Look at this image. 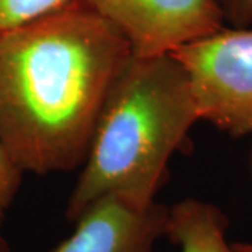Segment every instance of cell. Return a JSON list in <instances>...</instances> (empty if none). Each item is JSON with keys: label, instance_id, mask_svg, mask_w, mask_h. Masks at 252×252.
Returning a JSON list of instances; mask_svg holds the SVG:
<instances>
[{"label": "cell", "instance_id": "obj_7", "mask_svg": "<svg viewBox=\"0 0 252 252\" xmlns=\"http://www.w3.org/2000/svg\"><path fill=\"white\" fill-rule=\"evenodd\" d=\"M73 0H0V34L46 16Z\"/></svg>", "mask_w": 252, "mask_h": 252}, {"label": "cell", "instance_id": "obj_10", "mask_svg": "<svg viewBox=\"0 0 252 252\" xmlns=\"http://www.w3.org/2000/svg\"><path fill=\"white\" fill-rule=\"evenodd\" d=\"M234 248L237 252H252V243H247V241H237L233 243Z\"/></svg>", "mask_w": 252, "mask_h": 252}, {"label": "cell", "instance_id": "obj_9", "mask_svg": "<svg viewBox=\"0 0 252 252\" xmlns=\"http://www.w3.org/2000/svg\"><path fill=\"white\" fill-rule=\"evenodd\" d=\"M228 27H251L252 0H217Z\"/></svg>", "mask_w": 252, "mask_h": 252}, {"label": "cell", "instance_id": "obj_4", "mask_svg": "<svg viewBox=\"0 0 252 252\" xmlns=\"http://www.w3.org/2000/svg\"><path fill=\"white\" fill-rule=\"evenodd\" d=\"M124 35L136 56L172 54L227 27L217 0H80Z\"/></svg>", "mask_w": 252, "mask_h": 252}, {"label": "cell", "instance_id": "obj_5", "mask_svg": "<svg viewBox=\"0 0 252 252\" xmlns=\"http://www.w3.org/2000/svg\"><path fill=\"white\" fill-rule=\"evenodd\" d=\"M168 206L137 205L108 195L89 206L76 228L51 252H153L165 237Z\"/></svg>", "mask_w": 252, "mask_h": 252}, {"label": "cell", "instance_id": "obj_11", "mask_svg": "<svg viewBox=\"0 0 252 252\" xmlns=\"http://www.w3.org/2000/svg\"><path fill=\"white\" fill-rule=\"evenodd\" d=\"M0 252H11L9 243L3 235H0Z\"/></svg>", "mask_w": 252, "mask_h": 252}, {"label": "cell", "instance_id": "obj_8", "mask_svg": "<svg viewBox=\"0 0 252 252\" xmlns=\"http://www.w3.org/2000/svg\"><path fill=\"white\" fill-rule=\"evenodd\" d=\"M26 171L0 142V221L17 196Z\"/></svg>", "mask_w": 252, "mask_h": 252}, {"label": "cell", "instance_id": "obj_6", "mask_svg": "<svg viewBox=\"0 0 252 252\" xmlns=\"http://www.w3.org/2000/svg\"><path fill=\"white\" fill-rule=\"evenodd\" d=\"M227 228L228 217L215 203L185 198L168 206L165 237L181 252H237Z\"/></svg>", "mask_w": 252, "mask_h": 252}, {"label": "cell", "instance_id": "obj_3", "mask_svg": "<svg viewBox=\"0 0 252 252\" xmlns=\"http://www.w3.org/2000/svg\"><path fill=\"white\" fill-rule=\"evenodd\" d=\"M172 55L188 72L200 121L235 137L251 135L252 26H227Z\"/></svg>", "mask_w": 252, "mask_h": 252}, {"label": "cell", "instance_id": "obj_1", "mask_svg": "<svg viewBox=\"0 0 252 252\" xmlns=\"http://www.w3.org/2000/svg\"><path fill=\"white\" fill-rule=\"evenodd\" d=\"M132 55L117 28L80 0L0 34V142L24 171L81 167Z\"/></svg>", "mask_w": 252, "mask_h": 252}, {"label": "cell", "instance_id": "obj_2", "mask_svg": "<svg viewBox=\"0 0 252 252\" xmlns=\"http://www.w3.org/2000/svg\"><path fill=\"white\" fill-rule=\"evenodd\" d=\"M199 121L189 74L174 55H132L102 104L66 219L74 223L108 195L154 203L172 154Z\"/></svg>", "mask_w": 252, "mask_h": 252}]
</instances>
